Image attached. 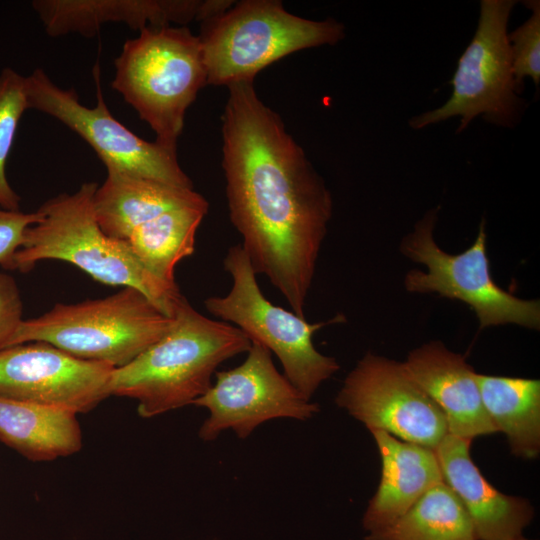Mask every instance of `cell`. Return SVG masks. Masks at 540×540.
Masks as SVG:
<instances>
[{
  "mask_svg": "<svg viewBox=\"0 0 540 540\" xmlns=\"http://www.w3.org/2000/svg\"><path fill=\"white\" fill-rule=\"evenodd\" d=\"M514 540H529V539H526V538H524L523 536H520V537H518V538H516V539H514Z\"/></svg>",
  "mask_w": 540,
  "mask_h": 540,
  "instance_id": "cell-27",
  "label": "cell"
},
{
  "mask_svg": "<svg viewBox=\"0 0 540 540\" xmlns=\"http://www.w3.org/2000/svg\"><path fill=\"white\" fill-rule=\"evenodd\" d=\"M437 213L438 208L428 211L401 243L405 256L426 267V271L411 270L406 274V290L438 294L467 304L481 329L504 324L539 329V301L520 299L500 288L492 278L485 220L469 248L450 254L437 245L433 236Z\"/></svg>",
  "mask_w": 540,
  "mask_h": 540,
  "instance_id": "cell-9",
  "label": "cell"
},
{
  "mask_svg": "<svg viewBox=\"0 0 540 540\" xmlns=\"http://www.w3.org/2000/svg\"><path fill=\"white\" fill-rule=\"evenodd\" d=\"M523 4L531 10L530 17L508 33L513 74L522 92L526 77L532 79L538 91L540 85V1L526 0Z\"/></svg>",
  "mask_w": 540,
  "mask_h": 540,
  "instance_id": "cell-24",
  "label": "cell"
},
{
  "mask_svg": "<svg viewBox=\"0 0 540 540\" xmlns=\"http://www.w3.org/2000/svg\"><path fill=\"white\" fill-rule=\"evenodd\" d=\"M471 440L447 434L435 454L444 482L465 508L477 540H514L534 516L524 498L506 495L491 485L470 456Z\"/></svg>",
  "mask_w": 540,
  "mask_h": 540,
  "instance_id": "cell-15",
  "label": "cell"
},
{
  "mask_svg": "<svg viewBox=\"0 0 540 540\" xmlns=\"http://www.w3.org/2000/svg\"><path fill=\"white\" fill-rule=\"evenodd\" d=\"M209 204L169 210L136 228L128 237L131 251L156 278L177 285L176 265L193 254L198 227Z\"/></svg>",
  "mask_w": 540,
  "mask_h": 540,
  "instance_id": "cell-21",
  "label": "cell"
},
{
  "mask_svg": "<svg viewBox=\"0 0 540 540\" xmlns=\"http://www.w3.org/2000/svg\"><path fill=\"white\" fill-rule=\"evenodd\" d=\"M335 402L369 431L382 430L432 450L448 434L444 414L402 362L371 352L346 376Z\"/></svg>",
  "mask_w": 540,
  "mask_h": 540,
  "instance_id": "cell-11",
  "label": "cell"
},
{
  "mask_svg": "<svg viewBox=\"0 0 540 540\" xmlns=\"http://www.w3.org/2000/svg\"><path fill=\"white\" fill-rule=\"evenodd\" d=\"M97 102L88 107L73 89L55 84L41 68L26 76L29 109L45 113L79 135L96 152L106 170H116L175 187L193 189L181 168L177 148L147 141L119 122L109 111L94 72Z\"/></svg>",
  "mask_w": 540,
  "mask_h": 540,
  "instance_id": "cell-10",
  "label": "cell"
},
{
  "mask_svg": "<svg viewBox=\"0 0 540 540\" xmlns=\"http://www.w3.org/2000/svg\"><path fill=\"white\" fill-rule=\"evenodd\" d=\"M207 200L194 189L107 170L93 195L96 220L109 237L126 241L139 226L173 209L200 205Z\"/></svg>",
  "mask_w": 540,
  "mask_h": 540,
  "instance_id": "cell-18",
  "label": "cell"
},
{
  "mask_svg": "<svg viewBox=\"0 0 540 540\" xmlns=\"http://www.w3.org/2000/svg\"><path fill=\"white\" fill-rule=\"evenodd\" d=\"M111 86L156 135L177 148L187 109L207 84L198 36L186 26L147 27L124 42Z\"/></svg>",
  "mask_w": 540,
  "mask_h": 540,
  "instance_id": "cell-4",
  "label": "cell"
},
{
  "mask_svg": "<svg viewBox=\"0 0 540 540\" xmlns=\"http://www.w3.org/2000/svg\"><path fill=\"white\" fill-rule=\"evenodd\" d=\"M381 462V480L363 516L367 533L380 530L406 513L429 489L444 481L435 451L385 431H370Z\"/></svg>",
  "mask_w": 540,
  "mask_h": 540,
  "instance_id": "cell-17",
  "label": "cell"
},
{
  "mask_svg": "<svg viewBox=\"0 0 540 540\" xmlns=\"http://www.w3.org/2000/svg\"><path fill=\"white\" fill-rule=\"evenodd\" d=\"M402 364L444 414L448 434L472 441L497 432L483 406L476 372L463 355L431 341L412 350Z\"/></svg>",
  "mask_w": 540,
  "mask_h": 540,
  "instance_id": "cell-16",
  "label": "cell"
},
{
  "mask_svg": "<svg viewBox=\"0 0 540 540\" xmlns=\"http://www.w3.org/2000/svg\"><path fill=\"white\" fill-rule=\"evenodd\" d=\"M365 540H477L472 522L450 487L440 482L388 526Z\"/></svg>",
  "mask_w": 540,
  "mask_h": 540,
  "instance_id": "cell-22",
  "label": "cell"
},
{
  "mask_svg": "<svg viewBox=\"0 0 540 540\" xmlns=\"http://www.w3.org/2000/svg\"><path fill=\"white\" fill-rule=\"evenodd\" d=\"M223 267L232 277V287L226 295L208 297L205 308L212 316L239 328L251 342L274 353L280 360L283 375L311 400L319 386L340 368L335 358L315 348L313 335L343 317L309 323L292 310L273 304L261 291L241 244L229 247Z\"/></svg>",
  "mask_w": 540,
  "mask_h": 540,
  "instance_id": "cell-7",
  "label": "cell"
},
{
  "mask_svg": "<svg viewBox=\"0 0 540 540\" xmlns=\"http://www.w3.org/2000/svg\"><path fill=\"white\" fill-rule=\"evenodd\" d=\"M201 23L207 84L217 86L254 82L261 70L287 55L345 37V26L336 19L302 18L279 0L234 2Z\"/></svg>",
  "mask_w": 540,
  "mask_h": 540,
  "instance_id": "cell-5",
  "label": "cell"
},
{
  "mask_svg": "<svg viewBox=\"0 0 540 540\" xmlns=\"http://www.w3.org/2000/svg\"><path fill=\"white\" fill-rule=\"evenodd\" d=\"M231 0H34L32 7L51 37L77 33L94 37L107 23L141 31L147 27L185 26L228 9Z\"/></svg>",
  "mask_w": 540,
  "mask_h": 540,
  "instance_id": "cell-14",
  "label": "cell"
},
{
  "mask_svg": "<svg viewBox=\"0 0 540 540\" xmlns=\"http://www.w3.org/2000/svg\"><path fill=\"white\" fill-rule=\"evenodd\" d=\"M27 109L26 76L12 68H3L0 72V207L11 211L20 210L21 198L9 184L6 164Z\"/></svg>",
  "mask_w": 540,
  "mask_h": 540,
  "instance_id": "cell-23",
  "label": "cell"
},
{
  "mask_svg": "<svg viewBox=\"0 0 540 540\" xmlns=\"http://www.w3.org/2000/svg\"><path fill=\"white\" fill-rule=\"evenodd\" d=\"M172 321L141 291L123 287L105 298L58 303L41 316L24 319L8 346L46 342L116 369L158 341Z\"/></svg>",
  "mask_w": 540,
  "mask_h": 540,
  "instance_id": "cell-6",
  "label": "cell"
},
{
  "mask_svg": "<svg viewBox=\"0 0 540 540\" xmlns=\"http://www.w3.org/2000/svg\"><path fill=\"white\" fill-rule=\"evenodd\" d=\"M0 441L31 461H51L77 453L82 433L71 410L0 397Z\"/></svg>",
  "mask_w": 540,
  "mask_h": 540,
  "instance_id": "cell-19",
  "label": "cell"
},
{
  "mask_svg": "<svg viewBox=\"0 0 540 540\" xmlns=\"http://www.w3.org/2000/svg\"><path fill=\"white\" fill-rule=\"evenodd\" d=\"M21 294L14 278L0 272V350L8 343L23 321Z\"/></svg>",
  "mask_w": 540,
  "mask_h": 540,
  "instance_id": "cell-26",
  "label": "cell"
},
{
  "mask_svg": "<svg viewBox=\"0 0 540 540\" xmlns=\"http://www.w3.org/2000/svg\"><path fill=\"white\" fill-rule=\"evenodd\" d=\"M171 317L158 341L111 374L110 394L135 399L143 418L192 404L209 390L221 363L251 347L239 328L204 316L183 295Z\"/></svg>",
  "mask_w": 540,
  "mask_h": 540,
  "instance_id": "cell-2",
  "label": "cell"
},
{
  "mask_svg": "<svg viewBox=\"0 0 540 540\" xmlns=\"http://www.w3.org/2000/svg\"><path fill=\"white\" fill-rule=\"evenodd\" d=\"M114 369L46 342L12 345L0 350V397L86 413L111 396Z\"/></svg>",
  "mask_w": 540,
  "mask_h": 540,
  "instance_id": "cell-13",
  "label": "cell"
},
{
  "mask_svg": "<svg viewBox=\"0 0 540 540\" xmlns=\"http://www.w3.org/2000/svg\"><path fill=\"white\" fill-rule=\"evenodd\" d=\"M192 405L206 408L209 417L199 429L204 441L231 429L247 438L262 423L276 418L307 420L319 405L305 398L274 365L271 352L251 342L237 367L215 372V383Z\"/></svg>",
  "mask_w": 540,
  "mask_h": 540,
  "instance_id": "cell-12",
  "label": "cell"
},
{
  "mask_svg": "<svg viewBox=\"0 0 540 540\" xmlns=\"http://www.w3.org/2000/svg\"><path fill=\"white\" fill-rule=\"evenodd\" d=\"M97 186L86 182L72 194H59L43 203L36 211L37 221L26 230L14 255L12 270L28 272L42 260L65 261L103 284L141 291L171 317L182 296L178 286L156 278L126 241L102 231L93 208Z\"/></svg>",
  "mask_w": 540,
  "mask_h": 540,
  "instance_id": "cell-3",
  "label": "cell"
},
{
  "mask_svg": "<svg viewBox=\"0 0 540 540\" xmlns=\"http://www.w3.org/2000/svg\"><path fill=\"white\" fill-rule=\"evenodd\" d=\"M483 406L496 431L507 437L513 455L540 453V381L475 374Z\"/></svg>",
  "mask_w": 540,
  "mask_h": 540,
  "instance_id": "cell-20",
  "label": "cell"
},
{
  "mask_svg": "<svg viewBox=\"0 0 540 540\" xmlns=\"http://www.w3.org/2000/svg\"><path fill=\"white\" fill-rule=\"evenodd\" d=\"M517 1L481 0L475 34L458 59L450 81L452 93L440 107L413 116L411 128L460 117L456 134L478 116L487 123L516 127L528 107L516 84L508 43V22Z\"/></svg>",
  "mask_w": 540,
  "mask_h": 540,
  "instance_id": "cell-8",
  "label": "cell"
},
{
  "mask_svg": "<svg viewBox=\"0 0 540 540\" xmlns=\"http://www.w3.org/2000/svg\"><path fill=\"white\" fill-rule=\"evenodd\" d=\"M254 82L227 86L222 168L233 226L257 274L305 318L333 201L324 179Z\"/></svg>",
  "mask_w": 540,
  "mask_h": 540,
  "instance_id": "cell-1",
  "label": "cell"
},
{
  "mask_svg": "<svg viewBox=\"0 0 540 540\" xmlns=\"http://www.w3.org/2000/svg\"><path fill=\"white\" fill-rule=\"evenodd\" d=\"M37 212L25 213L0 207V266L12 270L13 258L26 230L37 221Z\"/></svg>",
  "mask_w": 540,
  "mask_h": 540,
  "instance_id": "cell-25",
  "label": "cell"
}]
</instances>
